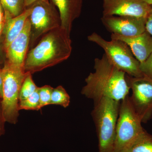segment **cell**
Listing matches in <instances>:
<instances>
[{
  "mask_svg": "<svg viewBox=\"0 0 152 152\" xmlns=\"http://www.w3.org/2000/svg\"><path fill=\"white\" fill-rule=\"evenodd\" d=\"M94 69L85 79L82 94L94 101L107 97L120 102L128 96L130 88L126 74L113 65L105 54L101 58L95 59Z\"/></svg>",
  "mask_w": 152,
  "mask_h": 152,
  "instance_id": "cell-1",
  "label": "cell"
},
{
  "mask_svg": "<svg viewBox=\"0 0 152 152\" xmlns=\"http://www.w3.org/2000/svg\"><path fill=\"white\" fill-rule=\"evenodd\" d=\"M72 52L70 36L60 26L44 35L28 52L24 70L31 75L40 72L67 59Z\"/></svg>",
  "mask_w": 152,
  "mask_h": 152,
  "instance_id": "cell-2",
  "label": "cell"
},
{
  "mask_svg": "<svg viewBox=\"0 0 152 152\" xmlns=\"http://www.w3.org/2000/svg\"><path fill=\"white\" fill-rule=\"evenodd\" d=\"M120 102L107 97L94 101L91 115L97 134L99 152H114Z\"/></svg>",
  "mask_w": 152,
  "mask_h": 152,
  "instance_id": "cell-3",
  "label": "cell"
},
{
  "mask_svg": "<svg viewBox=\"0 0 152 152\" xmlns=\"http://www.w3.org/2000/svg\"><path fill=\"white\" fill-rule=\"evenodd\" d=\"M28 73L24 68L6 61L2 69L3 79L2 106L6 122L15 124L19 116L20 90Z\"/></svg>",
  "mask_w": 152,
  "mask_h": 152,
  "instance_id": "cell-4",
  "label": "cell"
},
{
  "mask_svg": "<svg viewBox=\"0 0 152 152\" xmlns=\"http://www.w3.org/2000/svg\"><path fill=\"white\" fill-rule=\"evenodd\" d=\"M120 102L116 129L113 152H126L140 136L146 132L142 121L128 95Z\"/></svg>",
  "mask_w": 152,
  "mask_h": 152,
  "instance_id": "cell-5",
  "label": "cell"
},
{
  "mask_svg": "<svg viewBox=\"0 0 152 152\" xmlns=\"http://www.w3.org/2000/svg\"><path fill=\"white\" fill-rule=\"evenodd\" d=\"M88 39L103 49L110 62L126 75L134 77L143 76L140 69V62L125 42L118 39L107 41L96 32L88 36Z\"/></svg>",
  "mask_w": 152,
  "mask_h": 152,
  "instance_id": "cell-6",
  "label": "cell"
},
{
  "mask_svg": "<svg viewBox=\"0 0 152 152\" xmlns=\"http://www.w3.org/2000/svg\"><path fill=\"white\" fill-rule=\"evenodd\" d=\"M31 7L32 11L28 19L31 25L30 45L32 46L39 38L61 26V19L53 3L38 1Z\"/></svg>",
  "mask_w": 152,
  "mask_h": 152,
  "instance_id": "cell-7",
  "label": "cell"
},
{
  "mask_svg": "<svg viewBox=\"0 0 152 152\" xmlns=\"http://www.w3.org/2000/svg\"><path fill=\"white\" fill-rule=\"evenodd\" d=\"M126 80L132 90L130 99L142 123L152 116V80L145 76L134 77L126 75Z\"/></svg>",
  "mask_w": 152,
  "mask_h": 152,
  "instance_id": "cell-8",
  "label": "cell"
},
{
  "mask_svg": "<svg viewBox=\"0 0 152 152\" xmlns=\"http://www.w3.org/2000/svg\"><path fill=\"white\" fill-rule=\"evenodd\" d=\"M147 18L133 16H103L101 21L112 34L128 37L140 35L146 31Z\"/></svg>",
  "mask_w": 152,
  "mask_h": 152,
  "instance_id": "cell-9",
  "label": "cell"
},
{
  "mask_svg": "<svg viewBox=\"0 0 152 152\" xmlns=\"http://www.w3.org/2000/svg\"><path fill=\"white\" fill-rule=\"evenodd\" d=\"M103 16H133L147 18L151 6L141 0H103Z\"/></svg>",
  "mask_w": 152,
  "mask_h": 152,
  "instance_id": "cell-10",
  "label": "cell"
},
{
  "mask_svg": "<svg viewBox=\"0 0 152 152\" xmlns=\"http://www.w3.org/2000/svg\"><path fill=\"white\" fill-rule=\"evenodd\" d=\"M31 40V25L28 18L23 30L5 50L7 61L24 68Z\"/></svg>",
  "mask_w": 152,
  "mask_h": 152,
  "instance_id": "cell-11",
  "label": "cell"
},
{
  "mask_svg": "<svg viewBox=\"0 0 152 152\" xmlns=\"http://www.w3.org/2000/svg\"><path fill=\"white\" fill-rule=\"evenodd\" d=\"M111 39L120 40L127 44L140 63L145 61L152 53V36L146 31L140 35L132 37L112 34Z\"/></svg>",
  "mask_w": 152,
  "mask_h": 152,
  "instance_id": "cell-12",
  "label": "cell"
},
{
  "mask_svg": "<svg viewBox=\"0 0 152 152\" xmlns=\"http://www.w3.org/2000/svg\"><path fill=\"white\" fill-rule=\"evenodd\" d=\"M58 7L61 27L70 36L73 23L81 13L83 0H51Z\"/></svg>",
  "mask_w": 152,
  "mask_h": 152,
  "instance_id": "cell-13",
  "label": "cell"
},
{
  "mask_svg": "<svg viewBox=\"0 0 152 152\" xmlns=\"http://www.w3.org/2000/svg\"><path fill=\"white\" fill-rule=\"evenodd\" d=\"M31 11V7L30 6L23 13L17 17H12L9 14L4 13L3 32L4 34V48L5 50L21 32Z\"/></svg>",
  "mask_w": 152,
  "mask_h": 152,
  "instance_id": "cell-14",
  "label": "cell"
},
{
  "mask_svg": "<svg viewBox=\"0 0 152 152\" xmlns=\"http://www.w3.org/2000/svg\"><path fill=\"white\" fill-rule=\"evenodd\" d=\"M126 152H152V136L145 132Z\"/></svg>",
  "mask_w": 152,
  "mask_h": 152,
  "instance_id": "cell-15",
  "label": "cell"
},
{
  "mask_svg": "<svg viewBox=\"0 0 152 152\" xmlns=\"http://www.w3.org/2000/svg\"><path fill=\"white\" fill-rule=\"evenodd\" d=\"M4 13L12 17L18 16L26 10L24 0H0Z\"/></svg>",
  "mask_w": 152,
  "mask_h": 152,
  "instance_id": "cell-16",
  "label": "cell"
},
{
  "mask_svg": "<svg viewBox=\"0 0 152 152\" xmlns=\"http://www.w3.org/2000/svg\"><path fill=\"white\" fill-rule=\"evenodd\" d=\"M70 103V97L64 87L60 86L53 88L50 105H58L67 107Z\"/></svg>",
  "mask_w": 152,
  "mask_h": 152,
  "instance_id": "cell-17",
  "label": "cell"
},
{
  "mask_svg": "<svg viewBox=\"0 0 152 152\" xmlns=\"http://www.w3.org/2000/svg\"><path fill=\"white\" fill-rule=\"evenodd\" d=\"M31 75L28 73L22 84L19 94V102L29 97L38 89V87L33 81Z\"/></svg>",
  "mask_w": 152,
  "mask_h": 152,
  "instance_id": "cell-18",
  "label": "cell"
},
{
  "mask_svg": "<svg viewBox=\"0 0 152 152\" xmlns=\"http://www.w3.org/2000/svg\"><path fill=\"white\" fill-rule=\"evenodd\" d=\"M39 106L40 99L38 88L37 91L29 97L19 102V110L38 111L40 110Z\"/></svg>",
  "mask_w": 152,
  "mask_h": 152,
  "instance_id": "cell-19",
  "label": "cell"
},
{
  "mask_svg": "<svg viewBox=\"0 0 152 152\" xmlns=\"http://www.w3.org/2000/svg\"><path fill=\"white\" fill-rule=\"evenodd\" d=\"M53 89V88L48 85L38 88L40 99V110L43 107L50 105Z\"/></svg>",
  "mask_w": 152,
  "mask_h": 152,
  "instance_id": "cell-20",
  "label": "cell"
},
{
  "mask_svg": "<svg viewBox=\"0 0 152 152\" xmlns=\"http://www.w3.org/2000/svg\"><path fill=\"white\" fill-rule=\"evenodd\" d=\"M140 68L143 76L152 80V53L145 61L140 63Z\"/></svg>",
  "mask_w": 152,
  "mask_h": 152,
  "instance_id": "cell-21",
  "label": "cell"
},
{
  "mask_svg": "<svg viewBox=\"0 0 152 152\" xmlns=\"http://www.w3.org/2000/svg\"><path fill=\"white\" fill-rule=\"evenodd\" d=\"M5 120L3 115L2 106V98H0V137L4 134L5 133Z\"/></svg>",
  "mask_w": 152,
  "mask_h": 152,
  "instance_id": "cell-22",
  "label": "cell"
},
{
  "mask_svg": "<svg viewBox=\"0 0 152 152\" xmlns=\"http://www.w3.org/2000/svg\"><path fill=\"white\" fill-rule=\"evenodd\" d=\"M146 31L152 36V5L151 10L146 19Z\"/></svg>",
  "mask_w": 152,
  "mask_h": 152,
  "instance_id": "cell-23",
  "label": "cell"
},
{
  "mask_svg": "<svg viewBox=\"0 0 152 152\" xmlns=\"http://www.w3.org/2000/svg\"><path fill=\"white\" fill-rule=\"evenodd\" d=\"M25 7L26 8L32 5L33 4L35 3L36 2L38 1H42L46 2H49L48 0H24Z\"/></svg>",
  "mask_w": 152,
  "mask_h": 152,
  "instance_id": "cell-24",
  "label": "cell"
},
{
  "mask_svg": "<svg viewBox=\"0 0 152 152\" xmlns=\"http://www.w3.org/2000/svg\"><path fill=\"white\" fill-rule=\"evenodd\" d=\"M4 9H3L1 4L0 2V23H4V22L5 16L4 12Z\"/></svg>",
  "mask_w": 152,
  "mask_h": 152,
  "instance_id": "cell-25",
  "label": "cell"
},
{
  "mask_svg": "<svg viewBox=\"0 0 152 152\" xmlns=\"http://www.w3.org/2000/svg\"><path fill=\"white\" fill-rule=\"evenodd\" d=\"M3 84V79L2 74V69L0 68V98L2 97V89Z\"/></svg>",
  "mask_w": 152,
  "mask_h": 152,
  "instance_id": "cell-26",
  "label": "cell"
},
{
  "mask_svg": "<svg viewBox=\"0 0 152 152\" xmlns=\"http://www.w3.org/2000/svg\"><path fill=\"white\" fill-rule=\"evenodd\" d=\"M4 28V23H0V37L1 35L3 32V30Z\"/></svg>",
  "mask_w": 152,
  "mask_h": 152,
  "instance_id": "cell-27",
  "label": "cell"
},
{
  "mask_svg": "<svg viewBox=\"0 0 152 152\" xmlns=\"http://www.w3.org/2000/svg\"><path fill=\"white\" fill-rule=\"evenodd\" d=\"M144 2L148 4L150 6L152 5V0H141Z\"/></svg>",
  "mask_w": 152,
  "mask_h": 152,
  "instance_id": "cell-28",
  "label": "cell"
},
{
  "mask_svg": "<svg viewBox=\"0 0 152 152\" xmlns=\"http://www.w3.org/2000/svg\"><path fill=\"white\" fill-rule=\"evenodd\" d=\"M1 49H0V64L2 62V58H1Z\"/></svg>",
  "mask_w": 152,
  "mask_h": 152,
  "instance_id": "cell-29",
  "label": "cell"
}]
</instances>
